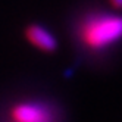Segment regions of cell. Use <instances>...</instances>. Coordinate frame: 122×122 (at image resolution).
<instances>
[{
	"mask_svg": "<svg viewBox=\"0 0 122 122\" xmlns=\"http://www.w3.org/2000/svg\"><path fill=\"white\" fill-rule=\"evenodd\" d=\"M76 37L90 51L106 50L122 40V15H85L76 27Z\"/></svg>",
	"mask_w": 122,
	"mask_h": 122,
	"instance_id": "1",
	"label": "cell"
},
{
	"mask_svg": "<svg viewBox=\"0 0 122 122\" xmlns=\"http://www.w3.org/2000/svg\"><path fill=\"white\" fill-rule=\"evenodd\" d=\"M7 122H59V113L46 100H16L7 107Z\"/></svg>",
	"mask_w": 122,
	"mask_h": 122,
	"instance_id": "2",
	"label": "cell"
},
{
	"mask_svg": "<svg viewBox=\"0 0 122 122\" xmlns=\"http://www.w3.org/2000/svg\"><path fill=\"white\" fill-rule=\"evenodd\" d=\"M25 38L28 40L31 46L44 53H53L57 50V40L53 36V32L40 24L28 25L25 28Z\"/></svg>",
	"mask_w": 122,
	"mask_h": 122,
	"instance_id": "3",
	"label": "cell"
},
{
	"mask_svg": "<svg viewBox=\"0 0 122 122\" xmlns=\"http://www.w3.org/2000/svg\"><path fill=\"white\" fill-rule=\"evenodd\" d=\"M109 3L112 5L113 9H118V10L122 9V0H109Z\"/></svg>",
	"mask_w": 122,
	"mask_h": 122,
	"instance_id": "4",
	"label": "cell"
}]
</instances>
